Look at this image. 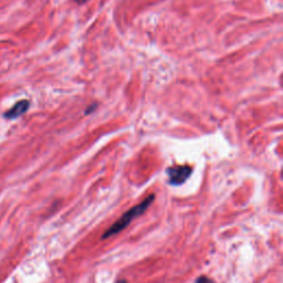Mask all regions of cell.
I'll use <instances>...</instances> for the list:
<instances>
[{
  "label": "cell",
  "mask_w": 283,
  "mask_h": 283,
  "mask_svg": "<svg viewBox=\"0 0 283 283\" xmlns=\"http://www.w3.org/2000/svg\"><path fill=\"white\" fill-rule=\"evenodd\" d=\"M154 195H151V196H148L144 201H142L140 204H138L137 206L131 208V209L129 211H126L122 217H121L115 224H113L109 230H106L105 233L103 234V239L105 238H109L111 237V235L115 234V233H119L120 231L124 230V229L129 226L131 224V221L133 219H135L136 217H138V216H140L142 214H143L148 207H150L152 205V203L154 201Z\"/></svg>",
  "instance_id": "6da1fadb"
},
{
  "label": "cell",
  "mask_w": 283,
  "mask_h": 283,
  "mask_svg": "<svg viewBox=\"0 0 283 283\" xmlns=\"http://www.w3.org/2000/svg\"><path fill=\"white\" fill-rule=\"evenodd\" d=\"M193 173V168L188 165H179L173 166L167 170L168 180H170L171 185L179 186L184 184Z\"/></svg>",
  "instance_id": "7a4b0ae2"
},
{
  "label": "cell",
  "mask_w": 283,
  "mask_h": 283,
  "mask_svg": "<svg viewBox=\"0 0 283 283\" xmlns=\"http://www.w3.org/2000/svg\"><path fill=\"white\" fill-rule=\"evenodd\" d=\"M29 106H30V102L28 100L19 101L18 103L13 105L11 109L5 114V117L8 120H15L19 116H21L22 114H25L27 111H28Z\"/></svg>",
  "instance_id": "3957f363"
},
{
  "label": "cell",
  "mask_w": 283,
  "mask_h": 283,
  "mask_svg": "<svg viewBox=\"0 0 283 283\" xmlns=\"http://www.w3.org/2000/svg\"><path fill=\"white\" fill-rule=\"evenodd\" d=\"M196 283H215L214 280H211L210 278L208 277H205V275H203V277H200L197 279Z\"/></svg>",
  "instance_id": "277c9868"
},
{
  "label": "cell",
  "mask_w": 283,
  "mask_h": 283,
  "mask_svg": "<svg viewBox=\"0 0 283 283\" xmlns=\"http://www.w3.org/2000/svg\"><path fill=\"white\" fill-rule=\"evenodd\" d=\"M74 2H76L79 5H83V4H85L87 2V0H74Z\"/></svg>",
  "instance_id": "5b68a950"
},
{
  "label": "cell",
  "mask_w": 283,
  "mask_h": 283,
  "mask_svg": "<svg viewBox=\"0 0 283 283\" xmlns=\"http://www.w3.org/2000/svg\"><path fill=\"white\" fill-rule=\"evenodd\" d=\"M116 283H126V281H124V280H120V281H117Z\"/></svg>",
  "instance_id": "8992f818"
}]
</instances>
